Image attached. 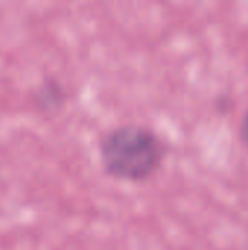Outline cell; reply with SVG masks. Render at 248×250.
<instances>
[{
    "mask_svg": "<svg viewBox=\"0 0 248 250\" xmlns=\"http://www.w3.org/2000/svg\"><path fill=\"white\" fill-rule=\"evenodd\" d=\"M240 133H241V139H243V142L246 144V146L248 148V108H247V111L244 113V116H243L241 127H240Z\"/></svg>",
    "mask_w": 248,
    "mask_h": 250,
    "instance_id": "3",
    "label": "cell"
},
{
    "mask_svg": "<svg viewBox=\"0 0 248 250\" xmlns=\"http://www.w3.org/2000/svg\"><path fill=\"white\" fill-rule=\"evenodd\" d=\"M34 100H35V104L42 111H54L63 105L66 100V92H64L63 85L57 79L47 78L35 89Z\"/></svg>",
    "mask_w": 248,
    "mask_h": 250,
    "instance_id": "2",
    "label": "cell"
},
{
    "mask_svg": "<svg viewBox=\"0 0 248 250\" xmlns=\"http://www.w3.org/2000/svg\"><path fill=\"white\" fill-rule=\"evenodd\" d=\"M167 146L151 127L120 125L99 141V161L104 173L120 182L145 183L164 166Z\"/></svg>",
    "mask_w": 248,
    "mask_h": 250,
    "instance_id": "1",
    "label": "cell"
}]
</instances>
